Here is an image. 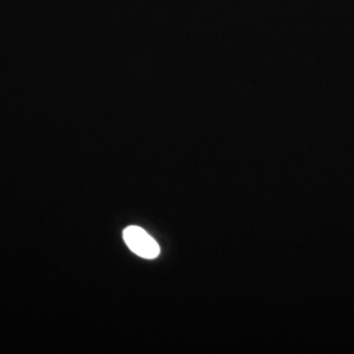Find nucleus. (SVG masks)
<instances>
[{"mask_svg":"<svg viewBox=\"0 0 354 354\" xmlns=\"http://www.w3.org/2000/svg\"><path fill=\"white\" fill-rule=\"evenodd\" d=\"M124 241L131 252L143 259H156L160 253V247L150 234L138 226H129L124 231Z\"/></svg>","mask_w":354,"mask_h":354,"instance_id":"obj_1","label":"nucleus"}]
</instances>
